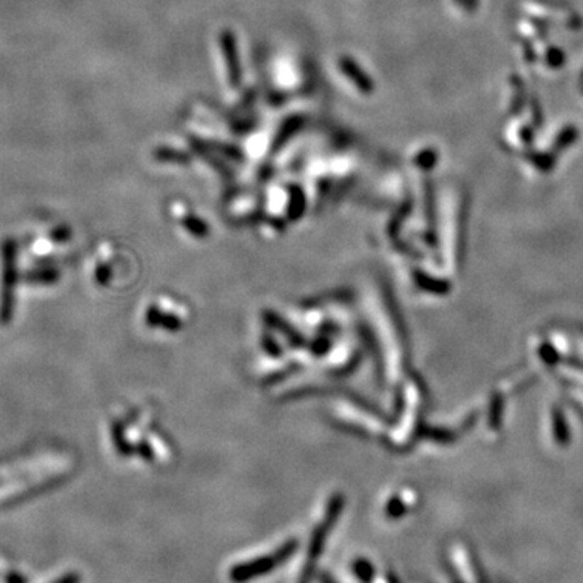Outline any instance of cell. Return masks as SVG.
<instances>
[{
  "mask_svg": "<svg viewBox=\"0 0 583 583\" xmlns=\"http://www.w3.org/2000/svg\"><path fill=\"white\" fill-rule=\"evenodd\" d=\"M296 548H299L296 541L289 540L274 551L233 564L227 570V579L231 583H250L256 579H262V577L276 572L285 562H289L296 553Z\"/></svg>",
  "mask_w": 583,
  "mask_h": 583,
  "instance_id": "6da1fadb",
  "label": "cell"
},
{
  "mask_svg": "<svg viewBox=\"0 0 583 583\" xmlns=\"http://www.w3.org/2000/svg\"><path fill=\"white\" fill-rule=\"evenodd\" d=\"M352 572L362 583H373L374 580L373 565L367 559H355L352 562Z\"/></svg>",
  "mask_w": 583,
  "mask_h": 583,
  "instance_id": "7a4b0ae2",
  "label": "cell"
},
{
  "mask_svg": "<svg viewBox=\"0 0 583 583\" xmlns=\"http://www.w3.org/2000/svg\"><path fill=\"white\" fill-rule=\"evenodd\" d=\"M316 583H339L329 572H318Z\"/></svg>",
  "mask_w": 583,
  "mask_h": 583,
  "instance_id": "3957f363",
  "label": "cell"
}]
</instances>
